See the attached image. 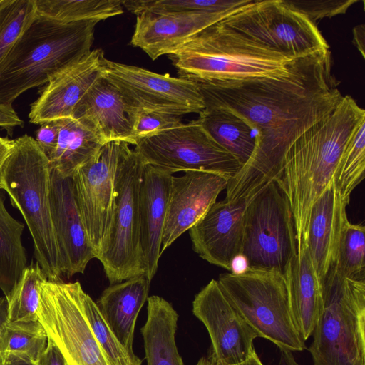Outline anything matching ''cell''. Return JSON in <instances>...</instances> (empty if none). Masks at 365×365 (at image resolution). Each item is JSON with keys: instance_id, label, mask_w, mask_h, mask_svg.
Masks as SVG:
<instances>
[{"instance_id": "obj_48", "label": "cell", "mask_w": 365, "mask_h": 365, "mask_svg": "<svg viewBox=\"0 0 365 365\" xmlns=\"http://www.w3.org/2000/svg\"><path fill=\"white\" fill-rule=\"evenodd\" d=\"M280 360L278 365H299L291 351L280 350Z\"/></svg>"}, {"instance_id": "obj_30", "label": "cell", "mask_w": 365, "mask_h": 365, "mask_svg": "<svg viewBox=\"0 0 365 365\" xmlns=\"http://www.w3.org/2000/svg\"><path fill=\"white\" fill-rule=\"evenodd\" d=\"M36 15L60 23L98 21L123 13L122 0H35Z\"/></svg>"}, {"instance_id": "obj_41", "label": "cell", "mask_w": 365, "mask_h": 365, "mask_svg": "<svg viewBox=\"0 0 365 365\" xmlns=\"http://www.w3.org/2000/svg\"><path fill=\"white\" fill-rule=\"evenodd\" d=\"M24 121L14 109L12 104L0 103V128L12 135L16 127H23Z\"/></svg>"}, {"instance_id": "obj_7", "label": "cell", "mask_w": 365, "mask_h": 365, "mask_svg": "<svg viewBox=\"0 0 365 365\" xmlns=\"http://www.w3.org/2000/svg\"><path fill=\"white\" fill-rule=\"evenodd\" d=\"M217 281L259 337L279 350L292 352L307 348L292 317L283 273L249 268L241 274H221Z\"/></svg>"}, {"instance_id": "obj_1", "label": "cell", "mask_w": 365, "mask_h": 365, "mask_svg": "<svg viewBox=\"0 0 365 365\" xmlns=\"http://www.w3.org/2000/svg\"><path fill=\"white\" fill-rule=\"evenodd\" d=\"M195 82L205 108L232 109L258 133L250 159L228 180L227 201L250 200L274 181L289 148L328 117L343 98L331 73L329 49L294 58L276 74Z\"/></svg>"}, {"instance_id": "obj_45", "label": "cell", "mask_w": 365, "mask_h": 365, "mask_svg": "<svg viewBox=\"0 0 365 365\" xmlns=\"http://www.w3.org/2000/svg\"><path fill=\"white\" fill-rule=\"evenodd\" d=\"M249 268L246 257L241 253L235 256L232 259L230 272L234 274H241L245 273Z\"/></svg>"}, {"instance_id": "obj_12", "label": "cell", "mask_w": 365, "mask_h": 365, "mask_svg": "<svg viewBox=\"0 0 365 365\" xmlns=\"http://www.w3.org/2000/svg\"><path fill=\"white\" fill-rule=\"evenodd\" d=\"M83 292L78 281L47 279L41 287L38 319L67 365H110L86 317Z\"/></svg>"}, {"instance_id": "obj_22", "label": "cell", "mask_w": 365, "mask_h": 365, "mask_svg": "<svg viewBox=\"0 0 365 365\" xmlns=\"http://www.w3.org/2000/svg\"><path fill=\"white\" fill-rule=\"evenodd\" d=\"M348 205L332 180L312 206L305 243L321 283L336 263Z\"/></svg>"}, {"instance_id": "obj_24", "label": "cell", "mask_w": 365, "mask_h": 365, "mask_svg": "<svg viewBox=\"0 0 365 365\" xmlns=\"http://www.w3.org/2000/svg\"><path fill=\"white\" fill-rule=\"evenodd\" d=\"M151 280L145 274L107 287L96 302L105 322L133 358L138 315L148 297Z\"/></svg>"}, {"instance_id": "obj_18", "label": "cell", "mask_w": 365, "mask_h": 365, "mask_svg": "<svg viewBox=\"0 0 365 365\" xmlns=\"http://www.w3.org/2000/svg\"><path fill=\"white\" fill-rule=\"evenodd\" d=\"M249 201L216 202L188 230L193 250L201 258L230 270L232 259L242 253L243 217Z\"/></svg>"}, {"instance_id": "obj_31", "label": "cell", "mask_w": 365, "mask_h": 365, "mask_svg": "<svg viewBox=\"0 0 365 365\" xmlns=\"http://www.w3.org/2000/svg\"><path fill=\"white\" fill-rule=\"evenodd\" d=\"M47 342V334L38 320H8L0 329V358L16 354L38 362Z\"/></svg>"}, {"instance_id": "obj_26", "label": "cell", "mask_w": 365, "mask_h": 365, "mask_svg": "<svg viewBox=\"0 0 365 365\" xmlns=\"http://www.w3.org/2000/svg\"><path fill=\"white\" fill-rule=\"evenodd\" d=\"M147 319L141 328L147 365H184L176 342L178 314L163 297L147 299Z\"/></svg>"}, {"instance_id": "obj_35", "label": "cell", "mask_w": 365, "mask_h": 365, "mask_svg": "<svg viewBox=\"0 0 365 365\" xmlns=\"http://www.w3.org/2000/svg\"><path fill=\"white\" fill-rule=\"evenodd\" d=\"M36 15L35 0H4L0 5V66Z\"/></svg>"}, {"instance_id": "obj_28", "label": "cell", "mask_w": 365, "mask_h": 365, "mask_svg": "<svg viewBox=\"0 0 365 365\" xmlns=\"http://www.w3.org/2000/svg\"><path fill=\"white\" fill-rule=\"evenodd\" d=\"M197 120L242 166L247 162L255 150L258 133L246 118L228 108L205 107Z\"/></svg>"}, {"instance_id": "obj_34", "label": "cell", "mask_w": 365, "mask_h": 365, "mask_svg": "<svg viewBox=\"0 0 365 365\" xmlns=\"http://www.w3.org/2000/svg\"><path fill=\"white\" fill-rule=\"evenodd\" d=\"M252 0H122L128 11L138 14L143 11L158 13L222 12L233 10Z\"/></svg>"}, {"instance_id": "obj_6", "label": "cell", "mask_w": 365, "mask_h": 365, "mask_svg": "<svg viewBox=\"0 0 365 365\" xmlns=\"http://www.w3.org/2000/svg\"><path fill=\"white\" fill-rule=\"evenodd\" d=\"M322 284L321 309L307 349L314 365H365V279L333 267Z\"/></svg>"}, {"instance_id": "obj_27", "label": "cell", "mask_w": 365, "mask_h": 365, "mask_svg": "<svg viewBox=\"0 0 365 365\" xmlns=\"http://www.w3.org/2000/svg\"><path fill=\"white\" fill-rule=\"evenodd\" d=\"M104 144L82 122L72 118L61 119L56 147L48 157L51 168L63 177L71 178L78 168L98 154Z\"/></svg>"}, {"instance_id": "obj_29", "label": "cell", "mask_w": 365, "mask_h": 365, "mask_svg": "<svg viewBox=\"0 0 365 365\" xmlns=\"http://www.w3.org/2000/svg\"><path fill=\"white\" fill-rule=\"evenodd\" d=\"M0 190V289L7 299L28 266L21 236L24 225L14 218Z\"/></svg>"}, {"instance_id": "obj_42", "label": "cell", "mask_w": 365, "mask_h": 365, "mask_svg": "<svg viewBox=\"0 0 365 365\" xmlns=\"http://www.w3.org/2000/svg\"><path fill=\"white\" fill-rule=\"evenodd\" d=\"M40 365H67V363L58 346L48 338L46 347L41 356Z\"/></svg>"}, {"instance_id": "obj_3", "label": "cell", "mask_w": 365, "mask_h": 365, "mask_svg": "<svg viewBox=\"0 0 365 365\" xmlns=\"http://www.w3.org/2000/svg\"><path fill=\"white\" fill-rule=\"evenodd\" d=\"M98 22L65 24L36 15L0 66V103L12 104L88 55Z\"/></svg>"}, {"instance_id": "obj_37", "label": "cell", "mask_w": 365, "mask_h": 365, "mask_svg": "<svg viewBox=\"0 0 365 365\" xmlns=\"http://www.w3.org/2000/svg\"><path fill=\"white\" fill-rule=\"evenodd\" d=\"M83 311L89 326L110 365H141L142 360L133 358L112 332L96 302L85 292L82 296Z\"/></svg>"}, {"instance_id": "obj_43", "label": "cell", "mask_w": 365, "mask_h": 365, "mask_svg": "<svg viewBox=\"0 0 365 365\" xmlns=\"http://www.w3.org/2000/svg\"><path fill=\"white\" fill-rule=\"evenodd\" d=\"M0 365H40L31 358L16 354H6L0 358Z\"/></svg>"}, {"instance_id": "obj_10", "label": "cell", "mask_w": 365, "mask_h": 365, "mask_svg": "<svg viewBox=\"0 0 365 365\" xmlns=\"http://www.w3.org/2000/svg\"><path fill=\"white\" fill-rule=\"evenodd\" d=\"M297 250L289 204L272 181L246 206L242 254L246 257L250 268L284 273Z\"/></svg>"}, {"instance_id": "obj_13", "label": "cell", "mask_w": 365, "mask_h": 365, "mask_svg": "<svg viewBox=\"0 0 365 365\" xmlns=\"http://www.w3.org/2000/svg\"><path fill=\"white\" fill-rule=\"evenodd\" d=\"M101 67L102 76L121 93L129 108L130 120L143 110L182 116L191 113H200L205 108L202 96L195 81L112 61L105 56Z\"/></svg>"}, {"instance_id": "obj_17", "label": "cell", "mask_w": 365, "mask_h": 365, "mask_svg": "<svg viewBox=\"0 0 365 365\" xmlns=\"http://www.w3.org/2000/svg\"><path fill=\"white\" fill-rule=\"evenodd\" d=\"M50 204L63 274H83L96 256L86 235L75 198L71 178L51 169Z\"/></svg>"}, {"instance_id": "obj_33", "label": "cell", "mask_w": 365, "mask_h": 365, "mask_svg": "<svg viewBox=\"0 0 365 365\" xmlns=\"http://www.w3.org/2000/svg\"><path fill=\"white\" fill-rule=\"evenodd\" d=\"M48 279L36 262H31L15 286L8 301L9 321H37L41 287Z\"/></svg>"}, {"instance_id": "obj_11", "label": "cell", "mask_w": 365, "mask_h": 365, "mask_svg": "<svg viewBox=\"0 0 365 365\" xmlns=\"http://www.w3.org/2000/svg\"><path fill=\"white\" fill-rule=\"evenodd\" d=\"M135 145L134 150L144 164L171 174L205 171L222 175L230 180L242 167L197 119L140 139Z\"/></svg>"}, {"instance_id": "obj_2", "label": "cell", "mask_w": 365, "mask_h": 365, "mask_svg": "<svg viewBox=\"0 0 365 365\" xmlns=\"http://www.w3.org/2000/svg\"><path fill=\"white\" fill-rule=\"evenodd\" d=\"M365 110L350 96L319 121L286 152L274 181L285 195L292 212L297 248L305 243L312 206L333 180L342 153Z\"/></svg>"}, {"instance_id": "obj_49", "label": "cell", "mask_w": 365, "mask_h": 365, "mask_svg": "<svg viewBox=\"0 0 365 365\" xmlns=\"http://www.w3.org/2000/svg\"><path fill=\"white\" fill-rule=\"evenodd\" d=\"M235 365H264V364L255 350L247 359Z\"/></svg>"}, {"instance_id": "obj_21", "label": "cell", "mask_w": 365, "mask_h": 365, "mask_svg": "<svg viewBox=\"0 0 365 365\" xmlns=\"http://www.w3.org/2000/svg\"><path fill=\"white\" fill-rule=\"evenodd\" d=\"M173 174L144 164L139 190L142 259L146 275L155 276L161 255V240Z\"/></svg>"}, {"instance_id": "obj_16", "label": "cell", "mask_w": 365, "mask_h": 365, "mask_svg": "<svg viewBox=\"0 0 365 365\" xmlns=\"http://www.w3.org/2000/svg\"><path fill=\"white\" fill-rule=\"evenodd\" d=\"M228 179L205 171L172 177L161 240V254L198 222L226 190Z\"/></svg>"}, {"instance_id": "obj_47", "label": "cell", "mask_w": 365, "mask_h": 365, "mask_svg": "<svg viewBox=\"0 0 365 365\" xmlns=\"http://www.w3.org/2000/svg\"><path fill=\"white\" fill-rule=\"evenodd\" d=\"M8 307L6 297H0V329L8 321Z\"/></svg>"}, {"instance_id": "obj_32", "label": "cell", "mask_w": 365, "mask_h": 365, "mask_svg": "<svg viewBox=\"0 0 365 365\" xmlns=\"http://www.w3.org/2000/svg\"><path fill=\"white\" fill-rule=\"evenodd\" d=\"M365 120L348 141L335 170L333 182L341 198L348 204L355 187L364 178Z\"/></svg>"}, {"instance_id": "obj_44", "label": "cell", "mask_w": 365, "mask_h": 365, "mask_svg": "<svg viewBox=\"0 0 365 365\" xmlns=\"http://www.w3.org/2000/svg\"><path fill=\"white\" fill-rule=\"evenodd\" d=\"M14 146V140L0 135V190H1V175L3 165Z\"/></svg>"}, {"instance_id": "obj_23", "label": "cell", "mask_w": 365, "mask_h": 365, "mask_svg": "<svg viewBox=\"0 0 365 365\" xmlns=\"http://www.w3.org/2000/svg\"><path fill=\"white\" fill-rule=\"evenodd\" d=\"M72 118L90 127L104 142L132 145L129 108L118 89L101 76L76 106Z\"/></svg>"}, {"instance_id": "obj_15", "label": "cell", "mask_w": 365, "mask_h": 365, "mask_svg": "<svg viewBox=\"0 0 365 365\" xmlns=\"http://www.w3.org/2000/svg\"><path fill=\"white\" fill-rule=\"evenodd\" d=\"M123 143H106L93 159L71 177L80 215L96 258L111 222L115 175Z\"/></svg>"}, {"instance_id": "obj_38", "label": "cell", "mask_w": 365, "mask_h": 365, "mask_svg": "<svg viewBox=\"0 0 365 365\" xmlns=\"http://www.w3.org/2000/svg\"><path fill=\"white\" fill-rule=\"evenodd\" d=\"M130 121L132 145H135L140 139L161 133L182 123L181 116L148 110L136 113Z\"/></svg>"}, {"instance_id": "obj_19", "label": "cell", "mask_w": 365, "mask_h": 365, "mask_svg": "<svg viewBox=\"0 0 365 365\" xmlns=\"http://www.w3.org/2000/svg\"><path fill=\"white\" fill-rule=\"evenodd\" d=\"M241 7L222 12L143 11L136 15L130 43L155 60L160 56L172 53L192 36Z\"/></svg>"}, {"instance_id": "obj_5", "label": "cell", "mask_w": 365, "mask_h": 365, "mask_svg": "<svg viewBox=\"0 0 365 365\" xmlns=\"http://www.w3.org/2000/svg\"><path fill=\"white\" fill-rule=\"evenodd\" d=\"M168 56L179 77L193 81L276 74L285 71L292 60L225 26L220 21Z\"/></svg>"}, {"instance_id": "obj_4", "label": "cell", "mask_w": 365, "mask_h": 365, "mask_svg": "<svg viewBox=\"0 0 365 365\" xmlns=\"http://www.w3.org/2000/svg\"><path fill=\"white\" fill-rule=\"evenodd\" d=\"M51 171L48 156L33 137L25 134L14 140L2 168L1 188L26 222L36 262L48 279L56 281L63 270L51 214Z\"/></svg>"}, {"instance_id": "obj_9", "label": "cell", "mask_w": 365, "mask_h": 365, "mask_svg": "<svg viewBox=\"0 0 365 365\" xmlns=\"http://www.w3.org/2000/svg\"><path fill=\"white\" fill-rule=\"evenodd\" d=\"M220 23L289 59L329 48L317 25L284 0H252Z\"/></svg>"}, {"instance_id": "obj_8", "label": "cell", "mask_w": 365, "mask_h": 365, "mask_svg": "<svg viewBox=\"0 0 365 365\" xmlns=\"http://www.w3.org/2000/svg\"><path fill=\"white\" fill-rule=\"evenodd\" d=\"M123 143L111 222L97 257L111 284L145 274L140 248L139 190L143 162Z\"/></svg>"}, {"instance_id": "obj_40", "label": "cell", "mask_w": 365, "mask_h": 365, "mask_svg": "<svg viewBox=\"0 0 365 365\" xmlns=\"http://www.w3.org/2000/svg\"><path fill=\"white\" fill-rule=\"evenodd\" d=\"M59 130L60 120H57L41 124L36 132L35 140L48 157L56 147Z\"/></svg>"}, {"instance_id": "obj_46", "label": "cell", "mask_w": 365, "mask_h": 365, "mask_svg": "<svg viewBox=\"0 0 365 365\" xmlns=\"http://www.w3.org/2000/svg\"><path fill=\"white\" fill-rule=\"evenodd\" d=\"M365 40V26L364 24H361L355 26L353 29V42L356 46L357 49L361 53L363 58L365 56L364 48Z\"/></svg>"}, {"instance_id": "obj_39", "label": "cell", "mask_w": 365, "mask_h": 365, "mask_svg": "<svg viewBox=\"0 0 365 365\" xmlns=\"http://www.w3.org/2000/svg\"><path fill=\"white\" fill-rule=\"evenodd\" d=\"M284 1L289 7L305 15L315 24L322 19L331 18L346 13L352 4L357 2L356 0H284Z\"/></svg>"}, {"instance_id": "obj_50", "label": "cell", "mask_w": 365, "mask_h": 365, "mask_svg": "<svg viewBox=\"0 0 365 365\" xmlns=\"http://www.w3.org/2000/svg\"><path fill=\"white\" fill-rule=\"evenodd\" d=\"M4 0H0V5L2 4Z\"/></svg>"}, {"instance_id": "obj_36", "label": "cell", "mask_w": 365, "mask_h": 365, "mask_svg": "<svg viewBox=\"0 0 365 365\" xmlns=\"http://www.w3.org/2000/svg\"><path fill=\"white\" fill-rule=\"evenodd\" d=\"M365 227L344 222L339 240L335 268L343 276L365 279Z\"/></svg>"}, {"instance_id": "obj_14", "label": "cell", "mask_w": 365, "mask_h": 365, "mask_svg": "<svg viewBox=\"0 0 365 365\" xmlns=\"http://www.w3.org/2000/svg\"><path fill=\"white\" fill-rule=\"evenodd\" d=\"M193 314L206 327L211 340L207 354L196 365H235L247 359L255 350L258 334L211 279L195 297Z\"/></svg>"}, {"instance_id": "obj_20", "label": "cell", "mask_w": 365, "mask_h": 365, "mask_svg": "<svg viewBox=\"0 0 365 365\" xmlns=\"http://www.w3.org/2000/svg\"><path fill=\"white\" fill-rule=\"evenodd\" d=\"M103 56L101 49L91 50L81 60L50 79L39 90L38 98L31 105L29 122L41 125L72 118L77 103L102 76Z\"/></svg>"}, {"instance_id": "obj_25", "label": "cell", "mask_w": 365, "mask_h": 365, "mask_svg": "<svg viewBox=\"0 0 365 365\" xmlns=\"http://www.w3.org/2000/svg\"><path fill=\"white\" fill-rule=\"evenodd\" d=\"M283 274L295 326L306 341L312 334L322 301V284L306 243L297 247Z\"/></svg>"}]
</instances>
